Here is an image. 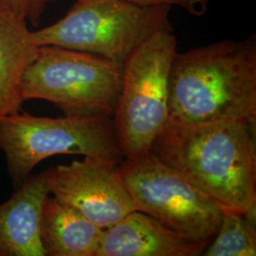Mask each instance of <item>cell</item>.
I'll use <instances>...</instances> for the list:
<instances>
[{"mask_svg":"<svg viewBox=\"0 0 256 256\" xmlns=\"http://www.w3.org/2000/svg\"><path fill=\"white\" fill-rule=\"evenodd\" d=\"M209 243L192 241L146 214L133 210L104 229L97 256H200Z\"/></svg>","mask_w":256,"mask_h":256,"instance_id":"obj_9","label":"cell"},{"mask_svg":"<svg viewBox=\"0 0 256 256\" xmlns=\"http://www.w3.org/2000/svg\"><path fill=\"white\" fill-rule=\"evenodd\" d=\"M138 6H178L194 16H203L208 10L209 0H126Z\"/></svg>","mask_w":256,"mask_h":256,"instance_id":"obj_15","label":"cell"},{"mask_svg":"<svg viewBox=\"0 0 256 256\" xmlns=\"http://www.w3.org/2000/svg\"><path fill=\"white\" fill-rule=\"evenodd\" d=\"M117 170L136 210L192 241L210 242L218 232L222 207L151 150L122 160Z\"/></svg>","mask_w":256,"mask_h":256,"instance_id":"obj_7","label":"cell"},{"mask_svg":"<svg viewBox=\"0 0 256 256\" xmlns=\"http://www.w3.org/2000/svg\"><path fill=\"white\" fill-rule=\"evenodd\" d=\"M250 124L188 122L169 116L150 150L222 209H256V151Z\"/></svg>","mask_w":256,"mask_h":256,"instance_id":"obj_1","label":"cell"},{"mask_svg":"<svg viewBox=\"0 0 256 256\" xmlns=\"http://www.w3.org/2000/svg\"><path fill=\"white\" fill-rule=\"evenodd\" d=\"M27 23L0 8V118L22 111L23 76L38 52Z\"/></svg>","mask_w":256,"mask_h":256,"instance_id":"obj_11","label":"cell"},{"mask_svg":"<svg viewBox=\"0 0 256 256\" xmlns=\"http://www.w3.org/2000/svg\"><path fill=\"white\" fill-rule=\"evenodd\" d=\"M104 230L72 206L46 198L41 222V243L48 256H97Z\"/></svg>","mask_w":256,"mask_h":256,"instance_id":"obj_12","label":"cell"},{"mask_svg":"<svg viewBox=\"0 0 256 256\" xmlns=\"http://www.w3.org/2000/svg\"><path fill=\"white\" fill-rule=\"evenodd\" d=\"M116 162L84 156L44 171L50 194L108 229L136 210Z\"/></svg>","mask_w":256,"mask_h":256,"instance_id":"obj_8","label":"cell"},{"mask_svg":"<svg viewBox=\"0 0 256 256\" xmlns=\"http://www.w3.org/2000/svg\"><path fill=\"white\" fill-rule=\"evenodd\" d=\"M169 116L188 122H256V36L176 52L169 76Z\"/></svg>","mask_w":256,"mask_h":256,"instance_id":"obj_2","label":"cell"},{"mask_svg":"<svg viewBox=\"0 0 256 256\" xmlns=\"http://www.w3.org/2000/svg\"><path fill=\"white\" fill-rule=\"evenodd\" d=\"M50 196L42 172L30 174L12 198L0 204V256H46L41 222Z\"/></svg>","mask_w":256,"mask_h":256,"instance_id":"obj_10","label":"cell"},{"mask_svg":"<svg viewBox=\"0 0 256 256\" xmlns=\"http://www.w3.org/2000/svg\"><path fill=\"white\" fill-rule=\"evenodd\" d=\"M171 8L138 6L126 0H76L63 18L30 32V39L37 46L86 52L124 66L156 32H173Z\"/></svg>","mask_w":256,"mask_h":256,"instance_id":"obj_3","label":"cell"},{"mask_svg":"<svg viewBox=\"0 0 256 256\" xmlns=\"http://www.w3.org/2000/svg\"><path fill=\"white\" fill-rule=\"evenodd\" d=\"M254 218L236 210L223 209L218 232L202 256H256Z\"/></svg>","mask_w":256,"mask_h":256,"instance_id":"obj_13","label":"cell"},{"mask_svg":"<svg viewBox=\"0 0 256 256\" xmlns=\"http://www.w3.org/2000/svg\"><path fill=\"white\" fill-rule=\"evenodd\" d=\"M178 40L170 30L156 32L128 57L112 117L124 160L150 150L169 118V76Z\"/></svg>","mask_w":256,"mask_h":256,"instance_id":"obj_6","label":"cell"},{"mask_svg":"<svg viewBox=\"0 0 256 256\" xmlns=\"http://www.w3.org/2000/svg\"><path fill=\"white\" fill-rule=\"evenodd\" d=\"M50 1H56V0H48V2H50Z\"/></svg>","mask_w":256,"mask_h":256,"instance_id":"obj_16","label":"cell"},{"mask_svg":"<svg viewBox=\"0 0 256 256\" xmlns=\"http://www.w3.org/2000/svg\"><path fill=\"white\" fill-rule=\"evenodd\" d=\"M122 81V66L86 52L38 46L23 76L21 96L52 102L68 116L113 117Z\"/></svg>","mask_w":256,"mask_h":256,"instance_id":"obj_5","label":"cell"},{"mask_svg":"<svg viewBox=\"0 0 256 256\" xmlns=\"http://www.w3.org/2000/svg\"><path fill=\"white\" fill-rule=\"evenodd\" d=\"M48 0H0V8L8 10L37 27Z\"/></svg>","mask_w":256,"mask_h":256,"instance_id":"obj_14","label":"cell"},{"mask_svg":"<svg viewBox=\"0 0 256 256\" xmlns=\"http://www.w3.org/2000/svg\"><path fill=\"white\" fill-rule=\"evenodd\" d=\"M0 150L14 190L32 174L36 165L57 155H80L124 160L112 117H40L20 111L0 118Z\"/></svg>","mask_w":256,"mask_h":256,"instance_id":"obj_4","label":"cell"}]
</instances>
